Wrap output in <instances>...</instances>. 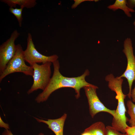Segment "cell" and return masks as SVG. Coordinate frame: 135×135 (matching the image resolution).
<instances>
[{
	"instance_id": "cell-1",
	"label": "cell",
	"mask_w": 135,
	"mask_h": 135,
	"mask_svg": "<svg viewBox=\"0 0 135 135\" xmlns=\"http://www.w3.org/2000/svg\"><path fill=\"white\" fill-rule=\"evenodd\" d=\"M54 70L52 77L46 88L36 98L35 100L38 103L46 100L50 95L54 91L59 89L64 88H73L75 92L76 99L80 96V89L86 86H96L87 82L86 77L89 75L90 72L88 69L85 70L81 76L74 77L64 76L60 73V64L58 60L52 63Z\"/></svg>"
},
{
	"instance_id": "cell-2",
	"label": "cell",
	"mask_w": 135,
	"mask_h": 135,
	"mask_svg": "<svg viewBox=\"0 0 135 135\" xmlns=\"http://www.w3.org/2000/svg\"><path fill=\"white\" fill-rule=\"evenodd\" d=\"M105 80L108 82L109 88L116 93L115 98L118 101L117 108L112 120V126L116 130L125 134V129L128 126L126 122L128 119L125 114L126 110L124 102L127 95L124 94L122 90L123 80L119 76L115 78L112 74L107 75Z\"/></svg>"
},
{
	"instance_id": "cell-3",
	"label": "cell",
	"mask_w": 135,
	"mask_h": 135,
	"mask_svg": "<svg viewBox=\"0 0 135 135\" xmlns=\"http://www.w3.org/2000/svg\"><path fill=\"white\" fill-rule=\"evenodd\" d=\"M16 51L13 58L9 62L6 68L0 75V82L6 76L16 72H20L26 76H32L34 70L32 66L27 65L25 63L24 52L21 44L16 45Z\"/></svg>"
},
{
	"instance_id": "cell-4",
	"label": "cell",
	"mask_w": 135,
	"mask_h": 135,
	"mask_svg": "<svg viewBox=\"0 0 135 135\" xmlns=\"http://www.w3.org/2000/svg\"><path fill=\"white\" fill-rule=\"evenodd\" d=\"M52 63L48 62L41 65L35 63L32 66L34 70L32 76L33 82L31 88L27 92L28 94L39 89L43 91L46 88L51 78V66Z\"/></svg>"
},
{
	"instance_id": "cell-5",
	"label": "cell",
	"mask_w": 135,
	"mask_h": 135,
	"mask_svg": "<svg viewBox=\"0 0 135 135\" xmlns=\"http://www.w3.org/2000/svg\"><path fill=\"white\" fill-rule=\"evenodd\" d=\"M124 47L123 52L127 58V66L125 72L119 77H124L127 79L129 88V92L127 96L130 99L132 85L133 82L135 80V57L130 38H127L125 39L124 42Z\"/></svg>"
},
{
	"instance_id": "cell-6",
	"label": "cell",
	"mask_w": 135,
	"mask_h": 135,
	"mask_svg": "<svg viewBox=\"0 0 135 135\" xmlns=\"http://www.w3.org/2000/svg\"><path fill=\"white\" fill-rule=\"evenodd\" d=\"M27 41V47L24 51V54L25 61L29 64L30 66L38 63L44 64L50 62L52 63L58 60V57L56 54L46 56L39 52L35 48L32 35L30 32L28 34Z\"/></svg>"
},
{
	"instance_id": "cell-7",
	"label": "cell",
	"mask_w": 135,
	"mask_h": 135,
	"mask_svg": "<svg viewBox=\"0 0 135 135\" xmlns=\"http://www.w3.org/2000/svg\"><path fill=\"white\" fill-rule=\"evenodd\" d=\"M98 88L96 86H86L83 88L88 100L89 112L91 117L93 118L97 113L101 112H106L114 116L115 110L108 109L100 101L96 92Z\"/></svg>"
},
{
	"instance_id": "cell-8",
	"label": "cell",
	"mask_w": 135,
	"mask_h": 135,
	"mask_svg": "<svg viewBox=\"0 0 135 135\" xmlns=\"http://www.w3.org/2000/svg\"><path fill=\"white\" fill-rule=\"evenodd\" d=\"M20 35L17 30H14L10 38L0 46V75L15 54L16 48L15 42Z\"/></svg>"
},
{
	"instance_id": "cell-9",
	"label": "cell",
	"mask_w": 135,
	"mask_h": 135,
	"mask_svg": "<svg viewBox=\"0 0 135 135\" xmlns=\"http://www.w3.org/2000/svg\"><path fill=\"white\" fill-rule=\"evenodd\" d=\"M67 117V114L64 113L60 117L54 119H48L44 120L35 118L38 122H42L46 124L48 128L52 130L56 135H64V124Z\"/></svg>"
},
{
	"instance_id": "cell-10",
	"label": "cell",
	"mask_w": 135,
	"mask_h": 135,
	"mask_svg": "<svg viewBox=\"0 0 135 135\" xmlns=\"http://www.w3.org/2000/svg\"><path fill=\"white\" fill-rule=\"evenodd\" d=\"M2 2L7 4L10 7L16 8V5L20 8H31L34 7L37 4L36 0H1Z\"/></svg>"
},
{
	"instance_id": "cell-11",
	"label": "cell",
	"mask_w": 135,
	"mask_h": 135,
	"mask_svg": "<svg viewBox=\"0 0 135 135\" xmlns=\"http://www.w3.org/2000/svg\"><path fill=\"white\" fill-rule=\"evenodd\" d=\"M108 8L110 10L115 11L118 9L122 10L126 16L131 17L132 15L131 12H135L134 9L129 8L126 5V0H116L112 4L108 6Z\"/></svg>"
},
{
	"instance_id": "cell-12",
	"label": "cell",
	"mask_w": 135,
	"mask_h": 135,
	"mask_svg": "<svg viewBox=\"0 0 135 135\" xmlns=\"http://www.w3.org/2000/svg\"><path fill=\"white\" fill-rule=\"evenodd\" d=\"M84 130L89 132L91 135H107L106 126L101 122L92 124Z\"/></svg>"
},
{
	"instance_id": "cell-13",
	"label": "cell",
	"mask_w": 135,
	"mask_h": 135,
	"mask_svg": "<svg viewBox=\"0 0 135 135\" xmlns=\"http://www.w3.org/2000/svg\"><path fill=\"white\" fill-rule=\"evenodd\" d=\"M126 105L128 109L127 112L130 117L128 121L131 126H135V104L131 100H128Z\"/></svg>"
},
{
	"instance_id": "cell-14",
	"label": "cell",
	"mask_w": 135,
	"mask_h": 135,
	"mask_svg": "<svg viewBox=\"0 0 135 135\" xmlns=\"http://www.w3.org/2000/svg\"><path fill=\"white\" fill-rule=\"evenodd\" d=\"M23 9V8H17L10 7L9 10V12L16 18L18 22L19 26L20 27H22L23 20L22 15Z\"/></svg>"
},
{
	"instance_id": "cell-15",
	"label": "cell",
	"mask_w": 135,
	"mask_h": 135,
	"mask_svg": "<svg viewBox=\"0 0 135 135\" xmlns=\"http://www.w3.org/2000/svg\"><path fill=\"white\" fill-rule=\"evenodd\" d=\"M106 128L107 135H126L125 133H122L116 130L112 126H108Z\"/></svg>"
},
{
	"instance_id": "cell-16",
	"label": "cell",
	"mask_w": 135,
	"mask_h": 135,
	"mask_svg": "<svg viewBox=\"0 0 135 135\" xmlns=\"http://www.w3.org/2000/svg\"><path fill=\"white\" fill-rule=\"evenodd\" d=\"M125 130L126 135H135V126H128Z\"/></svg>"
},
{
	"instance_id": "cell-17",
	"label": "cell",
	"mask_w": 135,
	"mask_h": 135,
	"mask_svg": "<svg viewBox=\"0 0 135 135\" xmlns=\"http://www.w3.org/2000/svg\"><path fill=\"white\" fill-rule=\"evenodd\" d=\"M74 2L72 5V8H76L78 5L82 2L86 1H94L95 2H98V0H74Z\"/></svg>"
},
{
	"instance_id": "cell-18",
	"label": "cell",
	"mask_w": 135,
	"mask_h": 135,
	"mask_svg": "<svg viewBox=\"0 0 135 135\" xmlns=\"http://www.w3.org/2000/svg\"><path fill=\"white\" fill-rule=\"evenodd\" d=\"M126 5L129 8L133 9L135 7V0H126Z\"/></svg>"
},
{
	"instance_id": "cell-19",
	"label": "cell",
	"mask_w": 135,
	"mask_h": 135,
	"mask_svg": "<svg viewBox=\"0 0 135 135\" xmlns=\"http://www.w3.org/2000/svg\"><path fill=\"white\" fill-rule=\"evenodd\" d=\"M0 126L5 128V130H9L10 126L9 124L4 122L2 120L1 117H0Z\"/></svg>"
},
{
	"instance_id": "cell-20",
	"label": "cell",
	"mask_w": 135,
	"mask_h": 135,
	"mask_svg": "<svg viewBox=\"0 0 135 135\" xmlns=\"http://www.w3.org/2000/svg\"><path fill=\"white\" fill-rule=\"evenodd\" d=\"M131 98H132V101L135 102V86L134 88L132 90Z\"/></svg>"
},
{
	"instance_id": "cell-21",
	"label": "cell",
	"mask_w": 135,
	"mask_h": 135,
	"mask_svg": "<svg viewBox=\"0 0 135 135\" xmlns=\"http://www.w3.org/2000/svg\"><path fill=\"white\" fill-rule=\"evenodd\" d=\"M2 135H14L9 130H5L2 132Z\"/></svg>"
},
{
	"instance_id": "cell-22",
	"label": "cell",
	"mask_w": 135,
	"mask_h": 135,
	"mask_svg": "<svg viewBox=\"0 0 135 135\" xmlns=\"http://www.w3.org/2000/svg\"><path fill=\"white\" fill-rule=\"evenodd\" d=\"M80 135H91L89 132L84 130V132L82 133Z\"/></svg>"
},
{
	"instance_id": "cell-23",
	"label": "cell",
	"mask_w": 135,
	"mask_h": 135,
	"mask_svg": "<svg viewBox=\"0 0 135 135\" xmlns=\"http://www.w3.org/2000/svg\"><path fill=\"white\" fill-rule=\"evenodd\" d=\"M133 24L134 26V30L135 31V20L134 21Z\"/></svg>"
},
{
	"instance_id": "cell-24",
	"label": "cell",
	"mask_w": 135,
	"mask_h": 135,
	"mask_svg": "<svg viewBox=\"0 0 135 135\" xmlns=\"http://www.w3.org/2000/svg\"><path fill=\"white\" fill-rule=\"evenodd\" d=\"M38 135H44V134L42 133H40Z\"/></svg>"
}]
</instances>
